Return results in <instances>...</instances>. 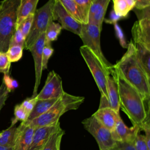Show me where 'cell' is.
<instances>
[{
  "instance_id": "cell-1",
  "label": "cell",
  "mask_w": 150,
  "mask_h": 150,
  "mask_svg": "<svg viewBox=\"0 0 150 150\" xmlns=\"http://www.w3.org/2000/svg\"><path fill=\"white\" fill-rule=\"evenodd\" d=\"M111 75L117 84L120 108L128 116L133 125L138 126L141 130L145 124L149 122V103L146 102L139 93L114 67Z\"/></svg>"
},
{
  "instance_id": "cell-2",
  "label": "cell",
  "mask_w": 150,
  "mask_h": 150,
  "mask_svg": "<svg viewBox=\"0 0 150 150\" xmlns=\"http://www.w3.org/2000/svg\"><path fill=\"white\" fill-rule=\"evenodd\" d=\"M113 67L141 95L147 103L150 100V78L148 77L136 56L134 42L128 44L127 51Z\"/></svg>"
},
{
  "instance_id": "cell-3",
  "label": "cell",
  "mask_w": 150,
  "mask_h": 150,
  "mask_svg": "<svg viewBox=\"0 0 150 150\" xmlns=\"http://www.w3.org/2000/svg\"><path fill=\"white\" fill-rule=\"evenodd\" d=\"M84 97L71 95L64 91L45 113L26 122L35 128L54 124L59 122L60 118L65 112L77 110L84 102Z\"/></svg>"
},
{
  "instance_id": "cell-4",
  "label": "cell",
  "mask_w": 150,
  "mask_h": 150,
  "mask_svg": "<svg viewBox=\"0 0 150 150\" xmlns=\"http://www.w3.org/2000/svg\"><path fill=\"white\" fill-rule=\"evenodd\" d=\"M21 0H3L0 4V52L5 53L15 29Z\"/></svg>"
},
{
  "instance_id": "cell-5",
  "label": "cell",
  "mask_w": 150,
  "mask_h": 150,
  "mask_svg": "<svg viewBox=\"0 0 150 150\" xmlns=\"http://www.w3.org/2000/svg\"><path fill=\"white\" fill-rule=\"evenodd\" d=\"M80 52L86 63L101 93V96L107 98V80L111 74L96 54L86 46L80 47Z\"/></svg>"
},
{
  "instance_id": "cell-6",
  "label": "cell",
  "mask_w": 150,
  "mask_h": 150,
  "mask_svg": "<svg viewBox=\"0 0 150 150\" xmlns=\"http://www.w3.org/2000/svg\"><path fill=\"white\" fill-rule=\"evenodd\" d=\"M54 1L49 0L43 6L35 11L31 28L25 40V49L29 50L39 36L45 32L49 23L53 21L52 12Z\"/></svg>"
},
{
  "instance_id": "cell-7",
  "label": "cell",
  "mask_w": 150,
  "mask_h": 150,
  "mask_svg": "<svg viewBox=\"0 0 150 150\" xmlns=\"http://www.w3.org/2000/svg\"><path fill=\"white\" fill-rule=\"evenodd\" d=\"M101 30L96 25L82 24L79 37L82 40L83 45L88 47L100 59L103 64L109 70L113 68L112 65L104 56L100 45V33Z\"/></svg>"
},
{
  "instance_id": "cell-8",
  "label": "cell",
  "mask_w": 150,
  "mask_h": 150,
  "mask_svg": "<svg viewBox=\"0 0 150 150\" xmlns=\"http://www.w3.org/2000/svg\"><path fill=\"white\" fill-rule=\"evenodd\" d=\"M133 9L138 19L131 29L134 43L150 48V6L142 9Z\"/></svg>"
},
{
  "instance_id": "cell-9",
  "label": "cell",
  "mask_w": 150,
  "mask_h": 150,
  "mask_svg": "<svg viewBox=\"0 0 150 150\" xmlns=\"http://www.w3.org/2000/svg\"><path fill=\"white\" fill-rule=\"evenodd\" d=\"M83 127L96 139L100 150L111 148L115 143L111 131L100 124L93 115L82 121Z\"/></svg>"
},
{
  "instance_id": "cell-10",
  "label": "cell",
  "mask_w": 150,
  "mask_h": 150,
  "mask_svg": "<svg viewBox=\"0 0 150 150\" xmlns=\"http://www.w3.org/2000/svg\"><path fill=\"white\" fill-rule=\"evenodd\" d=\"M53 21H58L62 29L79 36L82 24L77 22L63 7L58 0H54L52 12Z\"/></svg>"
},
{
  "instance_id": "cell-11",
  "label": "cell",
  "mask_w": 150,
  "mask_h": 150,
  "mask_svg": "<svg viewBox=\"0 0 150 150\" xmlns=\"http://www.w3.org/2000/svg\"><path fill=\"white\" fill-rule=\"evenodd\" d=\"M64 92L61 77L52 70L48 73L43 87L36 97L38 100L55 98L59 97Z\"/></svg>"
},
{
  "instance_id": "cell-12",
  "label": "cell",
  "mask_w": 150,
  "mask_h": 150,
  "mask_svg": "<svg viewBox=\"0 0 150 150\" xmlns=\"http://www.w3.org/2000/svg\"><path fill=\"white\" fill-rule=\"evenodd\" d=\"M45 41V32L42 33L36 39L32 46L29 49L31 52L35 64V82L32 97H36L38 94V88L40 83L42 74V51Z\"/></svg>"
},
{
  "instance_id": "cell-13",
  "label": "cell",
  "mask_w": 150,
  "mask_h": 150,
  "mask_svg": "<svg viewBox=\"0 0 150 150\" xmlns=\"http://www.w3.org/2000/svg\"><path fill=\"white\" fill-rule=\"evenodd\" d=\"M36 128L25 122L17 127L13 150H28L32 140Z\"/></svg>"
},
{
  "instance_id": "cell-14",
  "label": "cell",
  "mask_w": 150,
  "mask_h": 150,
  "mask_svg": "<svg viewBox=\"0 0 150 150\" xmlns=\"http://www.w3.org/2000/svg\"><path fill=\"white\" fill-rule=\"evenodd\" d=\"M140 131L139 127L137 125H133L131 127H127L122 120L120 118L111 133L115 141L125 142L134 144V141Z\"/></svg>"
},
{
  "instance_id": "cell-15",
  "label": "cell",
  "mask_w": 150,
  "mask_h": 150,
  "mask_svg": "<svg viewBox=\"0 0 150 150\" xmlns=\"http://www.w3.org/2000/svg\"><path fill=\"white\" fill-rule=\"evenodd\" d=\"M59 125L60 122H58L51 125L36 128L28 150H42L50 135Z\"/></svg>"
},
{
  "instance_id": "cell-16",
  "label": "cell",
  "mask_w": 150,
  "mask_h": 150,
  "mask_svg": "<svg viewBox=\"0 0 150 150\" xmlns=\"http://www.w3.org/2000/svg\"><path fill=\"white\" fill-rule=\"evenodd\" d=\"M110 108L117 112L120 110V98L117 84L110 74L107 80V98L101 96L98 108Z\"/></svg>"
},
{
  "instance_id": "cell-17",
  "label": "cell",
  "mask_w": 150,
  "mask_h": 150,
  "mask_svg": "<svg viewBox=\"0 0 150 150\" xmlns=\"http://www.w3.org/2000/svg\"><path fill=\"white\" fill-rule=\"evenodd\" d=\"M111 0H92L88 15V23L97 25L101 30L108 5Z\"/></svg>"
},
{
  "instance_id": "cell-18",
  "label": "cell",
  "mask_w": 150,
  "mask_h": 150,
  "mask_svg": "<svg viewBox=\"0 0 150 150\" xmlns=\"http://www.w3.org/2000/svg\"><path fill=\"white\" fill-rule=\"evenodd\" d=\"M92 115L111 131H113L117 122L121 118L119 112L108 107L98 108Z\"/></svg>"
},
{
  "instance_id": "cell-19",
  "label": "cell",
  "mask_w": 150,
  "mask_h": 150,
  "mask_svg": "<svg viewBox=\"0 0 150 150\" xmlns=\"http://www.w3.org/2000/svg\"><path fill=\"white\" fill-rule=\"evenodd\" d=\"M64 9L81 24L88 23V17L73 0H58Z\"/></svg>"
},
{
  "instance_id": "cell-20",
  "label": "cell",
  "mask_w": 150,
  "mask_h": 150,
  "mask_svg": "<svg viewBox=\"0 0 150 150\" xmlns=\"http://www.w3.org/2000/svg\"><path fill=\"white\" fill-rule=\"evenodd\" d=\"M39 0H21L18 10L15 28L30 14H34Z\"/></svg>"
},
{
  "instance_id": "cell-21",
  "label": "cell",
  "mask_w": 150,
  "mask_h": 150,
  "mask_svg": "<svg viewBox=\"0 0 150 150\" xmlns=\"http://www.w3.org/2000/svg\"><path fill=\"white\" fill-rule=\"evenodd\" d=\"M137 59L146 73L150 78V48L140 43H134Z\"/></svg>"
},
{
  "instance_id": "cell-22",
  "label": "cell",
  "mask_w": 150,
  "mask_h": 150,
  "mask_svg": "<svg viewBox=\"0 0 150 150\" xmlns=\"http://www.w3.org/2000/svg\"><path fill=\"white\" fill-rule=\"evenodd\" d=\"M58 98L59 97L50 99L38 100L26 121H31L45 113L56 102Z\"/></svg>"
},
{
  "instance_id": "cell-23",
  "label": "cell",
  "mask_w": 150,
  "mask_h": 150,
  "mask_svg": "<svg viewBox=\"0 0 150 150\" xmlns=\"http://www.w3.org/2000/svg\"><path fill=\"white\" fill-rule=\"evenodd\" d=\"M112 2L113 10L122 18L127 17L135 6L134 0H112Z\"/></svg>"
},
{
  "instance_id": "cell-24",
  "label": "cell",
  "mask_w": 150,
  "mask_h": 150,
  "mask_svg": "<svg viewBox=\"0 0 150 150\" xmlns=\"http://www.w3.org/2000/svg\"><path fill=\"white\" fill-rule=\"evenodd\" d=\"M65 132L59 125L50 135L42 150H60L62 139Z\"/></svg>"
},
{
  "instance_id": "cell-25",
  "label": "cell",
  "mask_w": 150,
  "mask_h": 150,
  "mask_svg": "<svg viewBox=\"0 0 150 150\" xmlns=\"http://www.w3.org/2000/svg\"><path fill=\"white\" fill-rule=\"evenodd\" d=\"M17 127L11 125L0 132V145L6 147H13Z\"/></svg>"
},
{
  "instance_id": "cell-26",
  "label": "cell",
  "mask_w": 150,
  "mask_h": 150,
  "mask_svg": "<svg viewBox=\"0 0 150 150\" xmlns=\"http://www.w3.org/2000/svg\"><path fill=\"white\" fill-rule=\"evenodd\" d=\"M62 28L59 23H56L54 21H51L45 32V40L49 42H53L57 39Z\"/></svg>"
},
{
  "instance_id": "cell-27",
  "label": "cell",
  "mask_w": 150,
  "mask_h": 150,
  "mask_svg": "<svg viewBox=\"0 0 150 150\" xmlns=\"http://www.w3.org/2000/svg\"><path fill=\"white\" fill-rule=\"evenodd\" d=\"M23 47L20 45H9L5 52L8 61L10 63L16 62L22 57Z\"/></svg>"
},
{
  "instance_id": "cell-28",
  "label": "cell",
  "mask_w": 150,
  "mask_h": 150,
  "mask_svg": "<svg viewBox=\"0 0 150 150\" xmlns=\"http://www.w3.org/2000/svg\"><path fill=\"white\" fill-rule=\"evenodd\" d=\"M29 114L23 108L21 104H17L14 108V118L12 120L11 125H15L18 121L25 122L29 117Z\"/></svg>"
},
{
  "instance_id": "cell-29",
  "label": "cell",
  "mask_w": 150,
  "mask_h": 150,
  "mask_svg": "<svg viewBox=\"0 0 150 150\" xmlns=\"http://www.w3.org/2000/svg\"><path fill=\"white\" fill-rule=\"evenodd\" d=\"M54 49L51 45V42L45 41L44 46L42 51V69L43 70L47 68L49 59L53 53Z\"/></svg>"
},
{
  "instance_id": "cell-30",
  "label": "cell",
  "mask_w": 150,
  "mask_h": 150,
  "mask_svg": "<svg viewBox=\"0 0 150 150\" xmlns=\"http://www.w3.org/2000/svg\"><path fill=\"white\" fill-rule=\"evenodd\" d=\"M25 37L23 35L21 30L19 28H16L11 38L9 45H20L25 49Z\"/></svg>"
},
{
  "instance_id": "cell-31",
  "label": "cell",
  "mask_w": 150,
  "mask_h": 150,
  "mask_svg": "<svg viewBox=\"0 0 150 150\" xmlns=\"http://www.w3.org/2000/svg\"><path fill=\"white\" fill-rule=\"evenodd\" d=\"M33 15L34 14L29 15L26 18H25L22 21V22L20 23L19 26L16 28H19L21 30V32L22 33L23 35L25 37V38H26L27 36L28 35L30 29L31 28L33 19Z\"/></svg>"
},
{
  "instance_id": "cell-32",
  "label": "cell",
  "mask_w": 150,
  "mask_h": 150,
  "mask_svg": "<svg viewBox=\"0 0 150 150\" xmlns=\"http://www.w3.org/2000/svg\"><path fill=\"white\" fill-rule=\"evenodd\" d=\"M2 83L9 93L14 91L19 86L18 81L11 77L8 73H4Z\"/></svg>"
},
{
  "instance_id": "cell-33",
  "label": "cell",
  "mask_w": 150,
  "mask_h": 150,
  "mask_svg": "<svg viewBox=\"0 0 150 150\" xmlns=\"http://www.w3.org/2000/svg\"><path fill=\"white\" fill-rule=\"evenodd\" d=\"M134 146L135 150H150L145 142V139L144 135L138 133L134 142Z\"/></svg>"
},
{
  "instance_id": "cell-34",
  "label": "cell",
  "mask_w": 150,
  "mask_h": 150,
  "mask_svg": "<svg viewBox=\"0 0 150 150\" xmlns=\"http://www.w3.org/2000/svg\"><path fill=\"white\" fill-rule=\"evenodd\" d=\"M11 63L8 61L5 53L0 52V73H8Z\"/></svg>"
},
{
  "instance_id": "cell-35",
  "label": "cell",
  "mask_w": 150,
  "mask_h": 150,
  "mask_svg": "<svg viewBox=\"0 0 150 150\" xmlns=\"http://www.w3.org/2000/svg\"><path fill=\"white\" fill-rule=\"evenodd\" d=\"M105 150H135L133 144L115 141V144L110 148Z\"/></svg>"
},
{
  "instance_id": "cell-36",
  "label": "cell",
  "mask_w": 150,
  "mask_h": 150,
  "mask_svg": "<svg viewBox=\"0 0 150 150\" xmlns=\"http://www.w3.org/2000/svg\"><path fill=\"white\" fill-rule=\"evenodd\" d=\"M114 25V30L115 32V35L117 38H118L120 45L123 47V48H127L128 46V44H127V42L125 39L124 35L122 32V30L119 26V25L117 23H115Z\"/></svg>"
},
{
  "instance_id": "cell-37",
  "label": "cell",
  "mask_w": 150,
  "mask_h": 150,
  "mask_svg": "<svg viewBox=\"0 0 150 150\" xmlns=\"http://www.w3.org/2000/svg\"><path fill=\"white\" fill-rule=\"evenodd\" d=\"M37 100L38 99L36 97H31L26 98L21 104L23 107V108L30 114Z\"/></svg>"
},
{
  "instance_id": "cell-38",
  "label": "cell",
  "mask_w": 150,
  "mask_h": 150,
  "mask_svg": "<svg viewBox=\"0 0 150 150\" xmlns=\"http://www.w3.org/2000/svg\"><path fill=\"white\" fill-rule=\"evenodd\" d=\"M88 17V11L92 0H73Z\"/></svg>"
},
{
  "instance_id": "cell-39",
  "label": "cell",
  "mask_w": 150,
  "mask_h": 150,
  "mask_svg": "<svg viewBox=\"0 0 150 150\" xmlns=\"http://www.w3.org/2000/svg\"><path fill=\"white\" fill-rule=\"evenodd\" d=\"M9 93L6 90L4 84L2 83L0 86V111L5 105V101L8 97Z\"/></svg>"
},
{
  "instance_id": "cell-40",
  "label": "cell",
  "mask_w": 150,
  "mask_h": 150,
  "mask_svg": "<svg viewBox=\"0 0 150 150\" xmlns=\"http://www.w3.org/2000/svg\"><path fill=\"white\" fill-rule=\"evenodd\" d=\"M135 2L134 8L142 9L150 6V0H134Z\"/></svg>"
},
{
  "instance_id": "cell-41",
  "label": "cell",
  "mask_w": 150,
  "mask_h": 150,
  "mask_svg": "<svg viewBox=\"0 0 150 150\" xmlns=\"http://www.w3.org/2000/svg\"><path fill=\"white\" fill-rule=\"evenodd\" d=\"M122 18L118 15L112 9L111 10L110 13V17L108 19H105L104 18V22H105L106 23H110V24H114L115 23H117V21H119L120 19H121Z\"/></svg>"
},
{
  "instance_id": "cell-42",
  "label": "cell",
  "mask_w": 150,
  "mask_h": 150,
  "mask_svg": "<svg viewBox=\"0 0 150 150\" xmlns=\"http://www.w3.org/2000/svg\"><path fill=\"white\" fill-rule=\"evenodd\" d=\"M0 150H13L12 147H6L0 145Z\"/></svg>"
}]
</instances>
